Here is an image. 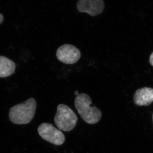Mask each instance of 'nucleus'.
I'll return each instance as SVG.
<instances>
[{"label":"nucleus","mask_w":153,"mask_h":153,"mask_svg":"<svg viewBox=\"0 0 153 153\" xmlns=\"http://www.w3.org/2000/svg\"><path fill=\"white\" fill-rule=\"evenodd\" d=\"M92 104L90 97L86 94H78L74 100L75 108L83 120L88 123L94 124L100 121L102 114L97 107L91 106Z\"/></svg>","instance_id":"1"},{"label":"nucleus","mask_w":153,"mask_h":153,"mask_svg":"<svg viewBox=\"0 0 153 153\" xmlns=\"http://www.w3.org/2000/svg\"><path fill=\"white\" fill-rule=\"evenodd\" d=\"M36 107V100L33 98L12 107L9 112L10 120L15 124L29 123L34 117Z\"/></svg>","instance_id":"2"},{"label":"nucleus","mask_w":153,"mask_h":153,"mask_svg":"<svg viewBox=\"0 0 153 153\" xmlns=\"http://www.w3.org/2000/svg\"><path fill=\"white\" fill-rule=\"evenodd\" d=\"M54 121L57 127L61 130L69 131L76 126L77 123V117L70 108L65 105L61 104L57 106Z\"/></svg>","instance_id":"3"},{"label":"nucleus","mask_w":153,"mask_h":153,"mask_svg":"<svg viewBox=\"0 0 153 153\" xmlns=\"http://www.w3.org/2000/svg\"><path fill=\"white\" fill-rule=\"evenodd\" d=\"M38 131L42 139L53 144L59 146L63 144L65 142L64 134L51 124H41L38 127Z\"/></svg>","instance_id":"4"},{"label":"nucleus","mask_w":153,"mask_h":153,"mask_svg":"<svg viewBox=\"0 0 153 153\" xmlns=\"http://www.w3.org/2000/svg\"><path fill=\"white\" fill-rule=\"evenodd\" d=\"M56 56L58 60L66 64L76 63L81 57L80 51L71 44H66L58 48Z\"/></svg>","instance_id":"5"},{"label":"nucleus","mask_w":153,"mask_h":153,"mask_svg":"<svg viewBox=\"0 0 153 153\" xmlns=\"http://www.w3.org/2000/svg\"><path fill=\"white\" fill-rule=\"evenodd\" d=\"M105 7L103 0H79L77 9L81 13H85L91 16L101 14Z\"/></svg>","instance_id":"6"},{"label":"nucleus","mask_w":153,"mask_h":153,"mask_svg":"<svg viewBox=\"0 0 153 153\" xmlns=\"http://www.w3.org/2000/svg\"><path fill=\"white\" fill-rule=\"evenodd\" d=\"M135 104L138 106H148L153 102V88L144 87L136 91L134 96Z\"/></svg>","instance_id":"7"},{"label":"nucleus","mask_w":153,"mask_h":153,"mask_svg":"<svg viewBox=\"0 0 153 153\" xmlns=\"http://www.w3.org/2000/svg\"><path fill=\"white\" fill-rule=\"evenodd\" d=\"M16 64L4 56H0V77H6L13 74Z\"/></svg>","instance_id":"8"},{"label":"nucleus","mask_w":153,"mask_h":153,"mask_svg":"<svg viewBox=\"0 0 153 153\" xmlns=\"http://www.w3.org/2000/svg\"><path fill=\"white\" fill-rule=\"evenodd\" d=\"M149 62L151 65L153 66V52L151 54L150 57Z\"/></svg>","instance_id":"9"},{"label":"nucleus","mask_w":153,"mask_h":153,"mask_svg":"<svg viewBox=\"0 0 153 153\" xmlns=\"http://www.w3.org/2000/svg\"><path fill=\"white\" fill-rule=\"evenodd\" d=\"M4 16L1 14H0V25L2 23L3 21H4Z\"/></svg>","instance_id":"10"},{"label":"nucleus","mask_w":153,"mask_h":153,"mask_svg":"<svg viewBox=\"0 0 153 153\" xmlns=\"http://www.w3.org/2000/svg\"><path fill=\"white\" fill-rule=\"evenodd\" d=\"M74 94L76 96L78 95L79 94V93H78V91L77 90H76V91H74Z\"/></svg>","instance_id":"11"},{"label":"nucleus","mask_w":153,"mask_h":153,"mask_svg":"<svg viewBox=\"0 0 153 153\" xmlns=\"http://www.w3.org/2000/svg\"><path fill=\"white\" fill-rule=\"evenodd\" d=\"M152 118H153V116H152Z\"/></svg>","instance_id":"12"}]
</instances>
